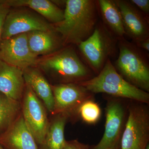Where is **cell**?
Segmentation results:
<instances>
[{
	"label": "cell",
	"mask_w": 149,
	"mask_h": 149,
	"mask_svg": "<svg viewBox=\"0 0 149 149\" xmlns=\"http://www.w3.org/2000/svg\"><path fill=\"white\" fill-rule=\"evenodd\" d=\"M65 6L64 18L53 24L55 30L63 46L77 45L92 35L98 22L97 1L67 0Z\"/></svg>",
	"instance_id": "obj_1"
},
{
	"label": "cell",
	"mask_w": 149,
	"mask_h": 149,
	"mask_svg": "<svg viewBox=\"0 0 149 149\" xmlns=\"http://www.w3.org/2000/svg\"><path fill=\"white\" fill-rule=\"evenodd\" d=\"M37 66L56 84L77 83L93 77L92 70L81 60L71 45L64 46L48 56L40 59Z\"/></svg>",
	"instance_id": "obj_2"
},
{
	"label": "cell",
	"mask_w": 149,
	"mask_h": 149,
	"mask_svg": "<svg viewBox=\"0 0 149 149\" xmlns=\"http://www.w3.org/2000/svg\"><path fill=\"white\" fill-rule=\"evenodd\" d=\"M77 84L91 93H103L116 97L148 103L149 94L130 84L118 72L109 60L97 76Z\"/></svg>",
	"instance_id": "obj_3"
},
{
	"label": "cell",
	"mask_w": 149,
	"mask_h": 149,
	"mask_svg": "<svg viewBox=\"0 0 149 149\" xmlns=\"http://www.w3.org/2000/svg\"><path fill=\"white\" fill-rule=\"evenodd\" d=\"M118 57L114 66L124 79L136 87L149 91L148 53L124 37L118 39Z\"/></svg>",
	"instance_id": "obj_4"
},
{
	"label": "cell",
	"mask_w": 149,
	"mask_h": 149,
	"mask_svg": "<svg viewBox=\"0 0 149 149\" xmlns=\"http://www.w3.org/2000/svg\"><path fill=\"white\" fill-rule=\"evenodd\" d=\"M118 42V38L100 21L92 35L77 46L85 64L98 74L107 61L116 55Z\"/></svg>",
	"instance_id": "obj_5"
},
{
	"label": "cell",
	"mask_w": 149,
	"mask_h": 149,
	"mask_svg": "<svg viewBox=\"0 0 149 149\" xmlns=\"http://www.w3.org/2000/svg\"><path fill=\"white\" fill-rule=\"evenodd\" d=\"M120 140L121 149H146L149 145V114L144 105L130 106Z\"/></svg>",
	"instance_id": "obj_6"
},
{
	"label": "cell",
	"mask_w": 149,
	"mask_h": 149,
	"mask_svg": "<svg viewBox=\"0 0 149 149\" xmlns=\"http://www.w3.org/2000/svg\"><path fill=\"white\" fill-rule=\"evenodd\" d=\"M20 102L24 122L38 146L45 139L49 127V119L47 110L42 102L26 83Z\"/></svg>",
	"instance_id": "obj_7"
},
{
	"label": "cell",
	"mask_w": 149,
	"mask_h": 149,
	"mask_svg": "<svg viewBox=\"0 0 149 149\" xmlns=\"http://www.w3.org/2000/svg\"><path fill=\"white\" fill-rule=\"evenodd\" d=\"M54 30L53 24L30 9L11 8L4 24L2 40L36 30Z\"/></svg>",
	"instance_id": "obj_8"
},
{
	"label": "cell",
	"mask_w": 149,
	"mask_h": 149,
	"mask_svg": "<svg viewBox=\"0 0 149 149\" xmlns=\"http://www.w3.org/2000/svg\"><path fill=\"white\" fill-rule=\"evenodd\" d=\"M51 85L54 100L52 115L63 114L69 118L73 117L81 104L92 97V93L77 83H59Z\"/></svg>",
	"instance_id": "obj_9"
},
{
	"label": "cell",
	"mask_w": 149,
	"mask_h": 149,
	"mask_svg": "<svg viewBox=\"0 0 149 149\" xmlns=\"http://www.w3.org/2000/svg\"><path fill=\"white\" fill-rule=\"evenodd\" d=\"M0 59L22 70L36 67L40 59L29 49L27 33H22L1 40Z\"/></svg>",
	"instance_id": "obj_10"
},
{
	"label": "cell",
	"mask_w": 149,
	"mask_h": 149,
	"mask_svg": "<svg viewBox=\"0 0 149 149\" xmlns=\"http://www.w3.org/2000/svg\"><path fill=\"white\" fill-rule=\"evenodd\" d=\"M125 111L121 102L113 99L106 107L104 132L98 143L92 149H117L124 126Z\"/></svg>",
	"instance_id": "obj_11"
},
{
	"label": "cell",
	"mask_w": 149,
	"mask_h": 149,
	"mask_svg": "<svg viewBox=\"0 0 149 149\" xmlns=\"http://www.w3.org/2000/svg\"><path fill=\"white\" fill-rule=\"evenodd\" d=\"M123 23L125 35L132 42L149 37V19L147 18L129 1L116 0Z\"/></svg>",
	"instance_id": "obj_12"
},
{
	"label": "cell",
	"mask_w": 149,
	"mask_h": 149,
	"mask_svg": "<svg viewBox=\"0 0 149 149\" xmlns=\"http://www.w3.org/2000/svg\"><path fill=\"white\" fill-rule=\"evenodd\" d=\"M0 145L5 149H38L21 113L12 125L0 135Z\"/></svg>",
	"instance_id": "obj_13"
},
{
	"label": "cell",
	"mask_w": 149,
	"mask_h": 149,
	"mask_svg": "<svg viewBox=\"0 0 149 149\" xmlns=\"http://www.w3.org/2000/svg\"><path fill=\"white\" fill-rule=\"evenodd\" d=\"M25 87L23 70L0 59V93L21 102Z\"/></svg>",
	"instance_id": "obj_14"
},
{
	"label": "cell",
	"mask_w": 149,
	"mask_h": 149,
	"mask_svg": "<svg viewBox=\"0 0 149 149\" xmlns=\"http://www.w3.org/2000/svg\"><path fill=\"white\" fill-rule=\"evenodd\" d=\"M23 74L25 83L29 85L52 115L54 110L53 94L51 84L43 72L37 67H31L23 70Z\"/></svg>",
	"instance_id": "obj_15"
},
{
	"label": "cell",
	"mask_w": 149,
	"mask_h": 149,
	"mask_svg": "<svg viewBox=\"0 0 149 149\" xmlns=\"http://www.w3.org/2000/svg\"><path fill=\"white\" fill-rule=\"evenodd\" d=\"M27 33L29 49L37 56L49 55L64 47L61 37L55 30H36Z\"/></svg>",
	"instance_id": "obj_16"
},
{
	"label": "cell",
	"mask_w": 149,
	"mask_h": 149,
	"mask_svg": "<svg viewBox=\"0 0 149 149\" xmlns=\"http://www.w3.org/2000/svg\"><path fill=\"white\" fill-rule=\"evenodd\" d=\"M10 8L25 7L30 9L52 24H57L64 18V11L49 0H4Z\"/></svg>",
	"instance_id": "obj_17"
},
{
	"label": "cell",
	"mask_w": 149,
	"mask_h": 149,
	"mask_svg": "<svg viewBox=\"0 0 149 149\" xmlns=\"http://www.w3.org/2000/svg\"><path fill=\"white\" fill-rule=\"evenodd\" d=\"M52 116L45 139L38 149H63L66 143L64 130L69 117L63 114Z\"/></svg>",
	"instance_id": "obj_18"
},
{
	"label": "cell",
	"mask_w": 149,
	"mask_h": 149,
	"mask_svg": "<svg viewBox=\"0 0 149 149\" xmlns=\"http://www.w3.org/2000/svg\"><path fill=\"white\" fill-rule=\"evenodd\" d=\"M97 1L99 13L102 22L111 32L118 39L124 37L125 31L120 11L115 1L98 0Z\"/></svg>",
	"instance_id": "obj_19"
},
{
	"label": "cell",
	"mask_w": 149,
	"mask_h": 149,
	"mask_svg": "<svg viewBox=\"0 0 149 149\" xmlns=\"http://www.w3.org/2000/svg\"><path fill=\"white\" fill-rule=\"evenodd\" d=\"M21 113L20 102L0 93V135L12 125Z\"/></svg>",
	"instance_id": "obj_20"
},
{
	"label": "cell",
	"mask_w": 149,
	"mask_h": 149,
	"mask_svg": "<svg viewBox=\"0 0 149 149\" xmlns=\"http://www.w3.org/2000/svg\"><path fill=\"white\" fill-rule=\"evenodd\" d=\"M91 98L86 100L81 104L77 108L75 115H77L86 123L92 124L98 121L102 111L99 105Z\"/></svg>",
	"instance_id": "obj_21"
},
{
	"label": "cell",
	"mask_w": 149,
	"mask_h": 149,
	"mask_svg": "<svg viewBox=\"0 0 149 149\" xmlns=\"http://www.w3.org/2000/svg\"><path fill=\"white\" fill-rule=\"evenodd\" d=\"M10 8L5 3L4 0H0V44L2 40V34L4 24Z\"/></svg>",
	"instance_id": "obj_22"
},
{
	"label": "cell",
	"mask_w": 149,
	"mask_h": 149,
	"mask_svg": "<svg viewBox=\"0 0 149 149\" xmlns=\"http://www.w3.org/2000/svg\"><path fill=\"white\" fill-rule=\"evenodd\" d=\"M129 1L147 18L149 19V0H130Z\"/></svg>",
	"instance_id": "obj_23"
},
{
	"label": "cell",
	"mask_w": 149,
	"mask_h": 149,
	"mask_svg": "<svg viewBox=\"0 0 149 149\" xmlns=\"http://www.w3.org/2000/svg\"><path fill=\"white\" fill-rule=\"evenodd\" d=\"M63 149H90L88 145L80 143L78 140L67 141Z\"/></svg>",
	"instance_id": "obj_24"
},
{
	"label": "cell",
	"mask_w": 149,
	"mask_h": 149,
	"mask_svg": "<svg viewBox=\"0 0 149 149\" xmlns=\"http://www.w3.org/2000/svg\"><path fill=\"white\" fill-rule=\"evenodd\" d=\"M133 43L141 49L143 50L147 53L149 52V37Z\"/></svg>",
	"instance_id": "obj_25"
},
{
	"label": "cell",
	"mask_w": 149,
	"mask_h": 149,
	"mask_svg": "<svg viewBox=\"0 0 149 149\" xmlns=\"http://www.w3.org/2000/svg\"><path fill=\"white\" fill-rule=\"evenodd\" d=\"M0 149H5L1 145H0Z\"/></svg>",
	"instance_id": "obj_26"
},
{
	"label": "cell",
	"mask_w": 149,
	"mask_h": 149,
	"mask_svg": "<svg viewBox=\"0 0 149 149\" xmlns=\"http://www.w3.org/2000/svg\"><path fill=\"white\" fill-rule=\"evenodd\" d=\"M146 149H149V145H148V146H147Z\"/></svg>",
	"instance_id": "obj_27"
}]
</instances>
